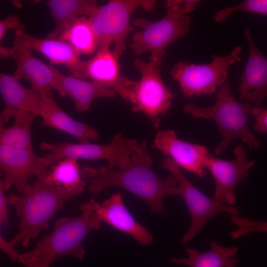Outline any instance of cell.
<instances>
[{
    "label": "cell",
    "mask_w": 267,
    "mask_h": 267,
    "mask_svg": "<svg viewBox=\"0 0 267 267\" xmlns=\"http://www.w3.org/2000/svg\"><path fill=\"white\" fill-rule=\"evenodd\" d=\"M10 242L6 240L1 235H0V249L9 258L12 262H18L20 263L21 254L17 252Z\"/></svg>",
    "instance_id": "4dcf8cb0"
},
{
    "label": "cell",
    "mask_w": 267,
    "mask_h": 267,
    "mask_svg": "<svg viewBox=\"0 0 267 267\" xmlns=\"http://www.w3.org/2000/svg\"><path fill=\"white\" fill-rule=\"evenodd\" d=\"M198 0H168L164 2L167 8L166 15L160 20L152 22L137 18L132 22L134 27L141 28L132 37L130 47L133 54L139 56L145 52L150 53V61L162 60L166 48L190 32L191 18Z\"/></svg>",
    "instance_id": "277c9868"
},
{
    "label": "cell",
    "mask_w": 267,
    "mask_h": 267,
    "mask_svg": "<svg viewBox=\"0 0 267 267\" xmlns=\"http://www.w3.org/2000/svg\"><path fill=\"white\" fill-rule=\"evenodd\" d=\"M252 107V104L241 103L235 99L230 82L227 80L217 91L213 105L200 107L188 103L182 109L194 118L210 119L216 123L222 139L214 153L219 156L225 153L228 146L235 138L241 139L250 150L260 146L261 140L252 134L248 126V118Z\"/></svg>",
    "instance_id": "5b68a950"
},
{
    "label": "cell",
    "mask_w": 267,
    "mask_h": 267,
    "mask_svg": "<svg viewBox=\"0 0 267 267\" xmlns=\"http://www.w3.org/2000/svg\"><path fill=\"white\" fill-rule=\"evenodd\" d=\"M131 159L130 166L123 170H115L107 166H84L80 169L81 177L87 179L89 190L92 194H98L111 187H121L142 199L152 214L168 217L163 200L167 195H178L176 178L170 174L163 179L157 175L145 140L139 143Z\"/></svg>",
    "instance_id": "6da1fadb"
},
{
    "label": "cell",
    "mask_w": 267,
    "mask_h": 267,
    "mask_svg": "<svg viewBox=\"0 0 267 267\" xmlns=\"http://www.w3.org/2000/svg\"><path fill=\"white\" fill-rule=\"evenodd\" d=\"M139 146L135 139L125 138L123 134H115L110 142L106 144L90 143H57L42 142L40 144L42 150L49 152L43 156L51 166L67 158L94 160L103 159L107 162L108 168L114 169L118 167L123 170L131 164V156Z\"/></svg>",
    "instance_id": "9c48e42d"
},
{
    "label": "cell",
    "mask_w": 267,
    "mask_h": 267,
    "mask_svg": "<svg viewBox=\"0 0 267 267\" xmlns=\"http://www.w3.org/2000/svg\"><path fill=\"white\" fill-rule=\"evenodd\" d=\"M153 0H111L98 5L88 17L97 42V49L110 47L114 44L113 53L119 58L126 49V40L135 30L131 23L133 13L138 7L147 11L153 10Z\"/></svg>",
    "instance_id": "52a82bcc"
},
{
    "label": "cell",
    "mask_w": 267,
    "mask_h": 267,
    "mask_svg": "<svg viewBox=\"0 0 267 267\" xmlns=\"http://www.w3.org/2000/svg\"><path fill=\"white\" fill-rule=\"evenodd\" d=\"M49 166L43 156H36L33 148H15L0 144V169L4 174L0 180L6 190L14 185L21 194L30 178L38 177Z\"/></svg>",
    "instance_id": "7c38bea8"
},
{
    "label": "cell",
    "mask_w": 267,
    "mask_h": 267,
    "mask_svg": "<svg viewBox=\"0 0 267 267\" xmlns=\"http://www.w3.org/2000/svg\"><path fill=\"white\" fill-rule=\"evenodd\" d=\"M230 219L236 226V229L229 234L232 239H237L254 232L267 233V221H255L234 215H230Z\"/></svg>",
    "instance_id": "83f0119b"
},
{
    "label": "cell",
    "mask_w": 267,
    "mask_h": 267,
    "mask_svg": "<svg viewBox=\"0 0 267 267\" xmlns=\"http://www.w3.org/2000/svg\"><path fill=\"white\" fill-rule=\"evenodd\" d=\"M25 25L15 31L14 40L23 47L44 55L51 64L62 65L77 77L85 79L86 60L80 59L73 48L59 39L39 38L26 33Z\"/></svg>",
    "instance_id": "2e32d148"
},
{
    "label": "cell",
    "mask_w": 267,
    "mask_h": 267,
    "mask_svg": "<svg viewBox=\"0 0 267 267\" xmlns=\"http://www.w3.org/2000/svg\"><path fill=\"white\" fill-rule=\"evenodd\" d=\"M32 51L13 40L10 57L16 64V69L13 76L18 80L25 79L30 82L31 88L40 91L43 96L52 95L51 90L55 85L57 69L33 56Z\"/></svg>",
    "instance_id": "e0dca14e"
},
{
    "label": "cell",
    "mask_w": 267,
    "mask_h": 267,
    "mask_svg": "<svg viewBox=\"0 0 267 267\" xmlns=\"http://www.w3.org/2000/svg\"><path fill=\"white\" fill-rule=\"evenodd\" d=\"M250 114L255 118L254 130L261 133H267V108L262 107H252Z\"/></svg>",
    "instance_id": "f1b7e54d"
},
{
    "label": "cell",
    "mask_w": 267,
    "mask_h": 267,
    "mask_svg": "<svg viewBox=\"0 0 267 267\" xmlns=\"http://www.w3.org/2000/svg\"><path fill=\"white\" fill-rule=\"evenodd\" d=\"M244 35L248 45L245 67L239 76V98L262 107L267 96V57L255 44L250 29L245 27Z\"/></svg>",
    "instance_id": "5bb4252c"
},
{
    "label": "cell",
    "mask_w": 267,
    "mask_h": 267,
    "mask_svg": "<svg viewBox=\"0 0 267 267\" xmlns=\"http://www.w3.org/2000/svg\"><path fill=\"white\" fill-rule=\"evenodd\" d=\"M39 116L42 127H49L76 137L78 143H90L98 139L99 133L94 128L80 122L65 113L56 103L53 95L43 96Z\"/></svg>",
    "instance_id": "d6986e66"
},
{
    "label": "cell",
    "mask_w": 267,
    "mask_h": 267,
    "mask_svg": "<svg viewBox=\"0 0 267 267\" xmlns=\"http://www.w3.org/2000/svg\"><path fill=\"white\" fill-rule=\"evenodd\" d=\"M152 146L171 157L179 167L204 178V161L209 152L204 145L179 139L173 130L159 131Z\"/></svg>",
    "instance_id": "9a60e30c"
},
{
    "label": "cell",
    "mask_w": 267,
    "mask_h": 267,
    "mask_svg": "<svg viewBox=\"0 0 267 267\" xmlns=\"http://www.w3.org/2000/svg\"><path fill=\"white\" fill-rule=\"evenodd\" d=\"M210 250L200 253L186 247V258H172L169 262L188 267H237L240 263L237 258L239 248L236 246L224 247L215 240L210 242Z\"/></svg>",
    "instance_id": "44dd1931"
},
{
    "label": "cell",
    "mask_w": 267,
    "mask_h": 267,
    "mask_svg": "<svg viewBox=\"0 0 267 267\" xmlns=\"http://www.w3.org/2000/svg\"><path fill=\"white\" fill-rule=\"evenodd\" d=\"M241 51L242 47L236 45L226 55L214 54L208 64L178 62L171 69L170 75L178 84L184 98L212 94L227 80L228 68L241 60Z\"/></svg>",
    "instance_id": "ba28073f"
},
{
    "label": "cell",
    "mask_w": 267,
    "mask_h": 267,
    "mask_svg": "<svg viewBox=\"0 0 267 267\" xmlns=\"http://www.w3.org/2000/svg\"><path fill=\"white\" fill-rule=\"evenodd\" d=\"M4 190L3 185L0 181V224L5 223L9 224V220L7 214V197L4 195Z\"/></svg>",
    "instance_id": "1f68e13d"
},
{
    "label": "cell",
    "mask_w": 267,
    "mask_h": 267,
    "mask_svg": "<svg viewBox=\"0 0 267 267\" xmlns=\"http://www.w3.org/2000/svg\"><path fill=\"white\" fill-rule=\"evenodd\" d=\"M36 115L5 107L0 116V144L15 148H33L31 136Z\"/></svg>",
    "instance_id": "ffe728a7"
},
{
    "label": "cell",
    "mask_w": 267,
    "mask_h": 267,
    "mask_svg": "<svg viewBox=\"0 0 267 267\" xmlns=\"http://www.w3.org/2000/svg\"><path fill=\"white\" fill-rule=\"evenodd\" d=\"M238 11L249 12L267 15V0H244L237 5L217 11L213 19L216 23H222L231 14Z\"/></svg>",
    "instance_id": "4316f807"
},
{
    "label": "cell",
    "mask_w": 267,
    "mask_h": 267,
    "mask_svg": "<svg viewBox=\"0 0 267 267\" xmlns=\"http://www.w3.org/2000/svg\"><path fill=\"white\" fill-rule=\"evenodd\" d=\"M0 92L6 107L39 116L42 94L24 87L13 75L0 73Z\"/></svg>",
    "instance_id": "7402d4cb"
},
{
    "label": "cell",
    "mask_w": 267,
    "mask_h": 267,
    "mask_svg": "<svg viewBox=\"0 0 267 267\" xmlns=\"http://www.w3.org/2000/svg\"><path fill=\"white\" fill-rule=\"evenodd\" d=\"M85 203L101 222L130 235L140 245L146 246L153 243L152 234L134 219L125 205L120 193L112 194L101 204L93 199Z\"/></svg>",
    "instance_id": "4fadbf2b"
},
{
    "label": "cell",
    "mask_w": 267,
    "mask_h": 267,
    "mask_svg": "<svg viewBox=\"0 0 267 267\" xmlns=\"http://www.w3.org/2000/svg\"><path fill=\"white\" fill-rule=\"evenodd\" d=\"M62 97L69 96L74 101L77 112L89 110L92 101L97 98L115 97L116 93L112 89L95 81H88L74 75L67 76L56 70L54 89Z\"/></svg>",
    "instance_id": "ac0fdd59"
},
{
    "label": "cell",
    "mask_w": 267,
    "mask_h": 267,
    "mask_svg": "<svg viewBox=\"0 0 267 267\" xmlns=\"http://www.w3.org/2000/svg\"><path fill=\"white\" fill-rule=\"evenodd\" d=\"M59 40L68 44L78 56L90 55L97 50V42L89 19L86 16L76 18L62 33Z\"/></svg>",
    "instance_id": "d4e9b609"
},
{
    "label": "cell",
    "mask_w": 267,
    "mask_h": 267,
    "mask_svg": "<svg viewBox=\"0 0 267 267\" xmlns=\"http://www.w3.org/2000/svg\"><path fill=\"white\" fill-rule=\"evenodd\" d=\"M134 64L141 75L140 80L133 81L122 76L114 91L132 104L134 112L144 113L155 129L158 130L160 116L170 109L175 94L162 78V60L146 62L136 58Z\"/></svg>",
    "instance_id": "8992f818"
},
{
    "label": "cell",
    "mask_w": 267,
    "mask_h": 267,
    "mask_svg": "<svg viewBox=\"0 0 267 267\" xmlns=\"http://www.w3.org/2000/svg\"><path fill=\"white\" fill-rule=\"evenodd\" d=\"M122 76L118 58L110 47L97 49L91 58L86 60L85 79H90L113 90Z\"/></svg>",
    "instance_id": "cb8c5ba5"
},
{
    "label": "cell",
    "mask_w": 267,
    "mask_h": 267,
    "mask_svg": "<svg viewBox=\"0 0 267 267\" xmlns=\"http://www.w3.org/2000/svg\"><path fill=\"white\" fill-rule=\"evenodd\" d=\"M79 208V216L57 220L51 232L44 236L34 249L21 254L20 263L26 267H50L56 259L63 256L84 260L83 242L92 230L100 228L101 222L85 202Z\"/></svg>",
    "instance_id": "3957f363"
},
{
    "label": "cell",
    "mask_w": 267,
    "mask_h": 267,
    "mask_svg": "<svg viewBox=\"0 0 267 267\" xmlns=\"http://www.w3.org/2000/svg\"><path fill=\"white\" fill-rule=\"evenodd\" d=\"M0 58L5 59L10 57V48L0 46Z\"/></svg>",
    "instance_id": "d6a6232c"
},
{
    "label": "cell",
    "mask_w": 267,
    "mask_h": 267,
    "mask_svg": "<svg viewBox=\"0 0 267 267\" xmlns=\"http://www.w3.org/2000/svg\"><path fill=\"white\" fill-rule=\"evenodd\" d=\"M24 25L21 23L16 15H12L0 21V41L3 39L6 31L8 29L14 30L15 31Z\"/></svg>",
    "instance_id": "f546056e"
},
{
    "label": "cell",
    "mask_w": 267,
    "mask_h": 267,
    "mask_svg": "<svg viewBox=\"0 0 267 267\" xmlns=\"http://www.w3.org/2000/svg\"><path fill=\"white\" fill-rule=\"evenodd\" d=\"M161 165L176 178L178 183V195L184 201L191 216L190 226L181 240L182 244L186 245L193 239L201 231L205 223L215 216L224 213L239 216V211L235 206L219 202L195 187L171 157L165 158L162 161Z\"/></svg>",
    "instance_id": "30bf717a"
},
{
    "label": "cell",
    "mask_w": 267,
    "mask_h": 267,
    "mask_svg": "<svg viewBox=\"0 0 267 267\" xmlns=\"http://www.w3.org/2000/svg\"><path fill=\"white\" fill-rule=\"evenodd\" d=\"M235 158L228 161L219 159L210 152L204 161L205 168L213 175L215 181L214 199L219 202L234 206L236 202L234 190L237 185L249 175V170L256 163L247 159L242 146L237 145L233 150Z\"/></svg>",
    "instance_id": "8fae6325"
},
{
    "label": "cell",
    "mask_w": 267,
    "mask_h": 267,
    "mask_svg": "<svg viewBox=\"0 0 267 267\" xmlns=\"http://www.w3.org/2000/svg\"><path fill=\"white\" fill-rule=\"evenodd\" d=\"M47 171L32 184H27L20 195L7 197V204L14 207L20 220L18 231L10 241L14 247L19 243L23 247L37 237L42 230L48 227L49 222L65 202L81 194L84 189H67L45 182Z\"/></svg>",
    "instance_id": "7a4b0ae2"
},
{
    "label": "cell",
    "mask_w": 267,
    "mask_h": 267,
    "mask_svg": "<svg viewBox=\"0 0 267 267\" xmlns=\"http://www.w3.org/2000/svg\"><path fill=\"white\" fill-rule=\"evenodd\" d=\"M46 5L55 23L54 29L45 38L59 39L62 33L77 17L90 16L98 6L94 0H48Z\"/></svg>",
    "instance_id": "603a6c76"
},
{
    "label": "cell",
    "mask_w": 267,
    "mask_h": 267,
    "mask_svg": "<svg viewBox=\"0 0 267 267\" xmlns=\"http://www.w3.org/2000/svg\"><path fill=\"white\" fill-rule=\"evenodd\" d=\"M78 159L74 158L63 159L50 166L44 179L47 183L67 189H84L86 181L81 175Z\"/></svg>",
    "instance_id": "484cf974"
}]
</instances>
